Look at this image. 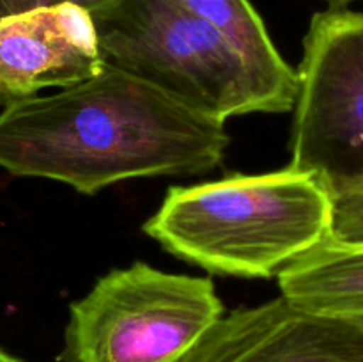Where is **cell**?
Returning <instances> with one entry per match:
<instances>
[{
	"mask_svg": "<svg viewBox=\"0 0 363 362\" xmlns=\"http://www.w3.org/2000/svg\"><path fill=\"white\" fill-rule=\"evenodd\" d=\"M289 167L332 195L363 188V13L312 16L298 70Z\"/></svg>",
	"mask_w": 363,
	"mask_h": 362,
	"instance_id": "obj_5",
	"label": "cell"
},
{
	"mask_svg": "<svg viewBox=\"0 0 363 362\" xmlns=\"http://www.w3.org/2000/svg\"><path fill=\"white\" fill-rule=\"evenodd\" d=\"M106 64L225 123L284 106L241 53L172 0H110L92 11Z\"/></svg>",
	"mask_w": 363,
	"mask_h": 362,
	"instance_id": "obj_3",
	"label": "cell"
},
{
	"mask_svg": "<svg viewBox=\"0 0 363 362\" xmlns=\"http://www.w3.org/2000/svg\"><path fill=\"white\" fill-rule=\"evenodd\" d=\"M225 38L275 94L284 112L296 105L298 71L286 62L250 0H172Z\"/></svg>",
	"mask_w": 363,
	"mask_h": 362,
	"instance_id": "obj_9",
	"label": "cell"
},
{
	"mask_svg": "<svg viewBox=\"0 0 363 362\" xmlns=\"http://www.w3.org/2000/svg\"><path fill=\"white\" fill-rule=\"evenodd\" d=\"M0 362H25V361H21L20 357H16V355H13L11 351H7L6 348L0 346Z\"/></svg>",
	"mask_w": 363,
	"mask_h": 362,
	"instance_id": "obj_12",
	"label": "cell"
},
{
	"mask_svg": "<svg viewBox=\"0 0 363 362\" xmlns=\"http://www.w3.org/2000/svg\"><path fill=\"white\" fill-rule=\"evenodd\" d=\"M77 4V6L85 7L87 11H96L101 6H105L110 0H0V20L13 14L25 13V11L38 9V7L57 6V4Z\"/></svg>",
	"mask_w": 363,
	"mask_h": 362,
	"instance_id": "obj_11",
	"label": "cell"
},
{
	"mask_svg": "<svg viewBox=\"0 0 363 362\" xmlns=\"http://www.w3.org/2000/svg\"><path fill=\"white\" fill-rule=\"evenodd\" d=\"M282 295L312 311L363 316V245L326 238L279 273Z\"/></svg>",
	"mask_w": 363,
	"mask_h": 362,
	"instance_id": "obj_8",
	"label": "cell"
},
{
	"mask_svg": "<svg viewBox=\"0 0 363 362\" xmlns=\"http://www.w3.org/2000/svg\"><path fill=\"white\" fill-rule=\"evenodd\" d=\"M227 146L225 123L110 64L89 80L0 112V169L85 195L133 177L208 172Z\"/></svg>",
	"mask_w": 363,
	"mask_h": 362,
	"instance_id": "obj_1",
	"label": "cell"
},
{
	"mask_svg": "<svg viewBox=\"0 0 363 362\" xmlns=\"http://www.w3.org/2000/svg\"><path fill=\"white\" fill-rule=\"evenodd\" d=\"M106 66L91 11L77 4L38 7L0 20V105L66 89Z\"/></svg>",
	"mask_w": 363,
	"mask_h": 362,
	"instance_id": "obj_7",
	"label": "cell"
},
{
	"mask_svg": "<svg viewBox=\"0 0 363 362\" xmlns=\"http://www.w3.org/2000/svg\"><path fill=\"white\" fill-rule=\"evenodd\" d=\"M223 311L206 277L133 263L69 305L59 361L183 362Z\"/></svg>",
	"mask_w": 363,
	"mask_h": 362,
	"instance_id": "obj_4",
	"label": "cell"
},
{
	"mask_svg": "<svg viewBox=\"0 0 363 362\" xmlns=\"http://www.w3.org/2000/svg\"><path fill=\"white\" fill-rule=\"evenodd\" d=\"M330 240L342 245H363V188L333 195Z\"/></svg>",
	"mask_w": 363,
	"mask_h": 362,
	"instance_id": "obj_10",
	"label": "cell"
},
{
	"mask_svg": "<svg viewBox=\"0 0 363 362\" xmlns=\"http://www.w3.org/2000/svg\"><path fill=\"white\" fill-rule=\"evenodd\" d=\"M332 216V192L287 167L172 187L144 233L208 272L266 279L321 245Z\"/></svg>",
	"mask_w": 363,
	"mask_h": 362,
	"instance_id": "obj_2",
	"label": "cell"
},
{
	"mask_svg": "<svg viewBox=\"0 0 363 362\" xmlns=\"http://www.w3.org/2000/svg\"><path fill=\"white\" fill-rule=\"evenodd\" d=\"M330 7H347L350 4L358 2V0H325Z\"/></svg>",
	"mask_w": 363,
	"mask_h": 362,
	"instance_id": "obj_13",
	"label": "cell"
},
{
	"mask_svg": "<svg viewBox=\"0 0 363 362\" xmlns=\"http://www.w3.org/2000/svg\"><path fill=\"white\" fill-rule=\"evenodd\" d=\"M183 362H363V316L325 314L280 295L222 316Z\"/></svg>",
	"mask_w": 363,
	"mask_h": 362,
	"instance_id": "obj_6",
	"label": "cell"
}]
</instances>
